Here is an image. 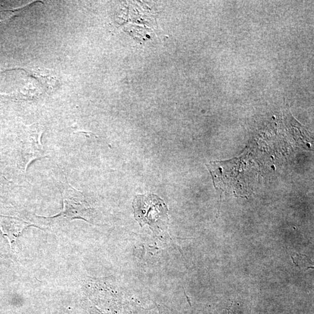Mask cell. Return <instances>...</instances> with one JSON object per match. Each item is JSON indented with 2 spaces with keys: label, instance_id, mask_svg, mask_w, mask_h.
<instances>
[{
  "label": "cell",
  "instance_id": "3",
  "mask_svg": "<svg viewBox=\"0 0 314 314\" xmlns=\"http://www.w3.org/2000/svg\"><path fill=\"white\" fill-rule=\"evenodd\" d=\"M64 198V213L71 216L81 215L86 210V204L83 195L75 188L65 184L62 189Z\"/></svg>",
  "mask_w": 314,
  "mask_h": 314
},
{
  "label": "cell",
  "instance_id": "4",
  "mask_svg": "<svg viewBox=\"0 0 314 314\" xmlns=\"http://www.w3.org/2000/svg\"><path fill=\"white\" fill-rule=\"evenodd\" d=\"M291 258L293 260V262L294 263V264L296 266L298 267V268H300V266L299 265H297V263L295 261V260H294V258L293 257V256H291Z\"/></svg>",
  "mask_w": 314,
  "mask_h": 314
},
{
  "label": "cell",
  "instance_id": "2",
  "mask_svg": "<svg viewBox=\"0 0 314 314\" xmlns=\"http://www.w3.org/2000/svg\"><path fill=\"white\" fill-rule=\"evenodd\" d=\"M44 132V127L38 124L26 128L21 146L22 167L25 171L34 160L45 156L41 141Z\"/></svg>",
  "mask_w": 314,
  "mask_h": 314
},
{
  "label": "cell",
  "instance_id": "1",
  "mask_svg": "<svg viewBox=\"0 0 314 314\" xmlns=\"http://www.w3.org/2000/svg\"><path fill=\"white\" fill-rule=\"evenodd\" d=\"M135 217L141 225L148 224L153 231L167 227L168 209L163 200L154 194L139 195L133 202Z\"/></svg>",
  "mask_w": 314,
  "mask_h": 314
},
{
  "label": "cell",
  "instance_id": "5",
  "mask_svg": "<svg viewBox=\"0 0 314 314\" xmlns=\"http://www.w3.org/2000/svg\"><path fill=\"white\" fill-rule=\"evenodd\" d=\"M309 268H312L313 269V266H310V267H308V268H306V269L308 270Z\"/></svg>",
  "mask_w": 314,
  "mask_h": 314
}]
</instances>
